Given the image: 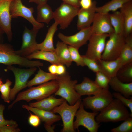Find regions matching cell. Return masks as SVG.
I'll return each instance as SVG.
<instances>
[{"label":"cell","mask_w":132,"mask_h":132,"mask_svg":"<svg viewBox=\"0 0 132 132\" xmlns=\"http://www.w3.org/2000/svg\"><path fill=\"white\" fill-rule=\"evenodd\" d=\"M58 84L56 80H51L36 87H31L25 91L20 92L13 102L9 106L11 109L16 103L21 100L29 102L35 100L37 101L46 98L54 94L57 90Z\"/></svg>","instance_id":"obj_1"},{"label":"cell","mask_w":132,"mask_h":132,"mask_svg":"<svg viewBox=\"0 0 132 132\" xmlns=\"http://www.w3.org/2000/svg\"><path fill=\"white\" fill-rule=\"evenodd\" d=\"M130 117V113L126 107L115 99H113L107 107L98 113L95 120L99 123L116 122L123 121Z\"/></svg>","instance_id":"obj_2"},{"label":"cell","mask_w":132,"mask_h":132,"mask_svg":"<svg viewBox=\"0 0 132 132\" xmlns=\"http://www.w3.org/2000/svg\"><path fill=\"white\" fill-rule=\"evenodd\" d=\"M0 63L8 66L18 65L22 67L31 68L42 66L39 61H32L22 57L16 53L10 45L0 43Z\"/></svg>","instance_id":"obj_3"},{"label":"cell","mask_w":132,"mask_h":132,"mask_svg":"<svg viewBox=\"0 0 132 132\" xmlns=\"http://www.w3.org/2000/svg\"><path fill=\"white\" fill-rule=\"evenodd\" d=\"M56 80L58 84V88L54 93L55 96L61 97L71 105L81 99V96L75 88V86L77 83V81L71 80V76L68 72L58 75Z\"/></svg>","instance_id":"obj_4"},{"label":"cell","mask_w":132,"mask_h":132,"mask_svg":"<svg viewBox=\"0 0 132 132\" xmlns=\"http://www.w3.org/2000/svg\"><path fill=\"white\" fill-rule=\"evenodd\" d=\"M81 99L74 105H69L64 99L62 104L54 108L51 111L53 113H58L62 119L63 127L61 132H75L73 127L74 119L76 112L81 101Z\"/></svg>","instance_id":"obj_5"},{"label":"cell","mask_w":132,"mask_h":132,"mask_svg":"<svg viewBox=\"0 0 132 132\" xmlns=\"http://www.w3.org/2000/svg\"><path fill=\"white\" fill-rule=\"evenodd\" d=\"M98 112H90L87 111L84 109V106L81 101L79 107L75 115L76 119L73 122L74 130L77 129L82 126L90 132H97L101 124L97 122L95 117Z\"/></svg>","instance_id":"obj_6"},{"label":"cell","mask_w":132,"mask_h":132,"mask_svg":"<svg viewBox=\"0 0 132 132\" xmlns=\"http://www.w3.org/2000/svg\"><path fill=\"white\" fill-rule=\"evenodd\" d=\"M106 41L101 59L112 60L118 58L125 43L124 35L114 32L110 34Z\"/></svg>","instance_id":"obj_7"},{"label":"cell","mask_w":132,"mask_h":132,"mask_svg":"<svg viewBox=\"0 0 132 132\" xmlns=\"http://www.w3.org/2000/svg\"><path fill=\"white\" fill-rule=\"evenodd\" d=\"M7 69L13 73L15 77V83L13 88L11 89L10 98L12 100L20 91L27 87V83L29 77L36 71V67L28 69L16 68L12 66H8Z\"/></svg>","instance_id":"obj_8"},{"label":"cell","mask_w":132,"mask_h":132,"mask_svg":"<svg viewBox=\"0 0 132 132\" xmlns=\"http://www.w3.org/2000/svg\"><path fill=\"white\" fill-rule=\"evenodd\" d=\"M79 8L62 3L54 12L53 19L60 29L64 30L70 24L74 18L77 15Z\"/></svg>","instance_id":"obj_9"},{"label":"cell","mask_w":132,"mask_h":132,"mask_svg":"<svg viewBox=\"0 0 132 132\" xmlns=\"http://www.w3.org/2000/svg\"><path fill=\"white\" fill-rule=\"evenodd\" d=\"M93 96H88L82 101L85 108L93 112H99L107 107L113 100V97L109 90H103Z\"/></svg>","instance_id":"obj_10"},{"label":"cell","mask_w":132,"mask_h":132,"mask_svg":"<svg viewBox=\"0 0 132 132\" xmlns=\"http://www.w3.org/2000/svg\"><path fill=\"white\" fill-rule=\"evenodd\" d=\"M34 11L33 8H28L24 5L21 0H12L10 4V11L12 18L23 17L29 21L33 27L39 30L44 25L38 22L34 17L33 14Z\"/></svg>","instance_id":"obj_11"},{"label":"cell","mask_w":132,"mask_h":132,"mask_svg":"<svg viewBox=\"0 0 132 132\" xmlns=\"http://www.w3.org/2000/svg\"><path fill=\"white\" fill-rule=\"evenodd\" d=\"M109 35L107 34H92L89 40L87 49L84 55L97 61L101 59L106 39Z\"/></svg>","instance_id":"obj_12"},{"label":"cell","mask_w":132,"mask_h":132,"mask_svg":"<svg viewBox=\"0 0 132 132\" xmlns=\"http://www.w3.org/2000/svg\"><path fill=\"white\" fill-rule=\"evenodd\" d=\"M92 34L91 26L81 29L75 34L70 36H66L61 33L58 34V38L63 42L79 49L87 44Z\"/></svg>","instance_id":"obj_13"},{"label":"cell","mask_w":132,"mask_h":132,"mask_svg":"<svg viewBox=\"0 0 132 132\" xmlns=\"http://www.w3.org/2000/svg\"><path fill=\"white\" fill-rule=\"evenodd\" d=\"M91 26L92 34L110 35L114 32L111 24L109 13L96 12Z\"/></svg>","instance_id":"obj_14"},{"label":"cell","mask_w":132,"mask_h":132,"mask_svg":"<svg viewBox=\"0 0 132 132\" xmlns=\"http://www.w3.org/2000/svg\"><path fill=\"white\" fill-rule=\"evenodd\" d=\"M12 0H0V28L5 33L8 38H12L10 6Z\"/></svg>","instance_id":"obj_15"},{"label":"cell","mask_w":132,"mask_h":132,"mask_svg":"<svg viewBox=\"0 0 132 132\" xmlns=\"http://www.w3.org/2000/svg\"><path fill=\"white\" fill-rule=\"evenodd\" d=\"M22 107L38 116L40 119L45 123L44 127L48 132H54V127L52 125L54 123L59 121L61 119L60 115H56L51 111L42 110L27 105H23Z\"/></svg>","instance_id":"obj_16"},{"label":"cell","mask_w":132,"mask_h":132,"mask_svg":"<svg viewBox=\"0 0 132 132\" xmlns=\"http://www.w3.org/2000/svg\"><path fill=\"white\" fill-rule=\"evenodd\" d=\"M96 2L93 1V5L90 8L79 9L77 15V26L78 29L80 30L91 26L96 13Z\"/></svg>","instance_id":"obj_17"},{"label":"cell","mask_w":132,"mask_h":132,"mask_svg":"<svg viewBox=\"0 0 132 132\" xmlns=\"http://www.w3.org/2000/svg\"><path fill=\"white\" fill-rule=\"evenodd\" d=\"M75 88L81 96L84 95H94L104 90L99 87L93 81L89 78L84 77L81 83L76 84Z\"/></svg>","instance_id":"obj_18"},{"label":"cell","mask_w":132,"mask_h":132,"mask_svg":"<svg viewBox=\"0 0 132 132\" xmlns=\"http://www.w3.org/2000/svg\"><path fill=\"white\" fill-rule=\"evenodd\" d=\"M100 71L107 76L110 79L116 77L121 67L119 58L112 60H105L101 59L97 61Z\"/></svg>","instance_id":"obj_19"},{"label":"cell","mask_w":132,"mask_h":132,"mask_svg":"<svg viewBox=\"0 0 132 132\" xmlns=\"http://www.w3.org/2000/svg\"><path fill=\"white\" fill-rule=\"evenodd\" d=\"M58 25L57 22H55L49 28L45 38L42 43H37L34 49V51L37 50H45L54 52L55 48L53 43L54 35L58 30Z\"/></svg>","instance_id":"obj_20"},{"label":"cell","mask_w":132,"mask_h":132,"mask_svg":"<svg viewBox=\"0 0 132 132\" xmlns=\"http://www.w3.org/2000/svg\"><path fill=\"white\" fill-rule=\"evenodd\" d=\"M65 99L57 98L52 95L41 100L29 104V106L42 110L51 111L55 107L61 104Z\"/></svg>","instance_id":"obj_21"},{"label":"cell","mask_w":132,"mask_h":132,"mask_svg":"<svg viewBox=\"0 0 132 132\" xmlns=\"http://www.w3.org/2000/svg\"><path fill=\"white\" fill-rule=\"evenodd\" d=\"M109 85L114 91L127 98H130L132 96V82H123L116 76L110 79Z\"/></svg>","instance_id":"obj_22"},{"label":"cell","mask_w":132,"mask_h":132,"mask_svg":"<svg viewBox=\"0 0 132 132\" xmlns=\"http://www.w3.org/2000/svg\"><path fill=\"white\" fill-rule=\"evenodd\" d=\"M120 10L124 20V36L125 38L132 34V1L125 3Z\"/></svg>","instance_id":"obj_23"},{"label":"cell","mask_w":132,"mask_h":132,"mask_svg":"<svg viewBox=\"0 0 132 132\" xmlns=\"http://www.w3.org/2000/svg\"><path fill=\"white\" fill-rule=\"evenodd\" d=\"M39 30L33 27L30 30L25 27L22 36V42L20 50H29L35 47L37 43L36 39Z\"/></svg>","instance_id":"obj_24"},{"label":"cell","mask_w":132,"mask_h":132,"mask_svg":"<svg viewBox=\"0 0 132 132\" xmlns=\"http://www.w3.org/2000/svg\"><path fill=\"white\" fill-rule=\"evenodd\" d=\"M55 54L61 64L69 67L72 61L68 46L63 42L58 41L55 51Z\"/></svg>","instance_id":"obj_25"},{"label":"cell","mask_w":132,"mask_h":132,"mask_svg":"<svg viewBox=\"0 0 132 132\" xmlns=\"http://www.w3.org/2000/svg\"><path fill=\"white\" fill-rule=\"evenodd\" d=\"M25 57L30 60L37 59L46 61L52 64H61L55 52L37 50L31 54Z\"/></svg>","instance_id":"obj_26"},{"label":"cell","mask_w":132,"mask_h":132,"mask_svg":"<svg viewBox=\"0 0 132 132\" xmlns=\"http://www.w3.org/2000/svg\"><path fill=\"white\" fill-rule=\"evenodd\" d=\"M125 43L118 58L121 67L132 63V34L125 37Z\"/></svg>","instance_id":"obj_27"},{"label":"cell","mask_w":132,"mask_h":132,"mask_svg":"<svg viewBox=\"0 0 132 132\" xmlns=\"http://www.w3.org/2000/svg\"><path fill=\"white\" fill-rule=\"evenodd\" d=\"M58 75L53 74L50 73L45 72L40 68L34 77L28 81L27 87H31L33 86L40 85L47 82L50 80H56Z\"/></svg>","instance_id":"obj_28"},{"label":"cell","mask_w":132,"mask_h":132,"mask_svg":"<svg viewBox=\"0 0 132 132\" xmlns=\"http://www.w3.org/2000/svg\"><path fill=\"white\" fill-rule=\"evenodd\" d=\"M37 10L36 20L38 22H44L48 24L53 19L54 12L47 3L38 5Z\"/></svg>","instance_id":"obj_29"},{"label":"cell","mask_w":132,"mask_h":132,"mask_svg":"<svg viewBox=\"0 0 132 132\" xmlns=\"http://www.w3.org/2000/svg\"><path fill=\"white\" fill-rule=\"evenodd\" d=\"M109 14L111 23L114 32L124 35V23L121 13L120 11H117L112 13Z\"/></svg>","instance_id":"obj_30"},{"label":"cell","mask_w":132,"mask_h":132,"mask_svg":"<svg viewBox=\"0 0 132 132\" xmlns=\"http://www.w3.org/2000/svg\"><path fill=\"white\" fill-rule=\"evenodd\" d=\"M132 0H111L104 5L97 7L96 12L103 13H108L109 12H113L121 8L125 3Z\"/></svg>","instance_id":"obj_31"},{"label":"cell","mask_w":132,"mask_h":132,"mask_svg":"<svg viewBox=\"0 0 132 132\" xmlns=\"http://www.w3.org/2000/svg\"><path fill=\"white\" fill-rule=\"evenodd\" d=\"M116 76L123 82H132V63L121 66L118 70Z\"/></svg>","instance_id":"obj_32"},{"label":"cell","mask_w":132,"mask_h":132,"mask_svg":"<svg viewBox=\"0 0 132 132\" xmlns=\"http://www.w3.org/2000/svg\"><path fill=\"white\" fill-rule=\"evenodd\" d=\"M110 79L103 73L100 71L96 73L94 81L99 87L104 90H109Z\"/></svg>","instance_id":"obj_33"},{"label":"cell","mask_w":132,"mask_h":132,"mask_svg":"<svg viewBox=\"0 0 132 132\" xmlns=\"http://www.w3.org/2000/svg\"><path fill=\"white\" fill-rule=\"evenodd\" d=\"M12 84V82L8 79H7L6 82L0 86V92L1 94L2 98L4 101L9 103L10 101V94L11 89L10 86Z\"/></svg>","instance_id":"obj_34"},{"label":"cell","mask_w":132,"mask_h":132,"mask_svg":"<svg viewBox=\"0 0 132 132\" xmlns=\"http://www.w3.org/2000/svg\"><path fill=\"white\" fill-rule=\"evenodd\" d=\"M118 126L111 131L112 132H132V117H129L125 120Z\"/></svg>","instance_id":"obj_35"},{"label":"cell","mask_w":132,"mask_h":132,"mask_svg":"<svg viewBox=\"0 0 132 132\" xmlns=\"http://www.w3.org/2000/svg\"><path fill=\"white\" fill-rule=\"evenodd\" d=\"M68 47L72 62H75L77 66L82 67L85 66L82 56H81L79 53L78 49L69 45Z\"/></svg>","instance_id":"obj_36"},{"label":"cell","mask_w":132,"mask_h":132,"mask_svg":"<svg viewBox=\"0 0 132 132\" xmlns=\"http://www.w3.org/2000/svg\"><path fill=\"white\" fill-rule=\"evenodd\" d=\"M113 97L118 100L122 104L126 107L129 109L130 111V117H132V97L129 99L125 97L121 94L114 92L112 94Z\"/></svg>","instance_id":"obj_37"},{"label":"cell","mask_w":132,"mask_h":132,"mask_svg":"<svg viewBox=\"0 0 132 132\" xmlns=\"http://www.w3.org/2000/svg\"><path fill=\"white\" fill-rule=\"evenodd\" d=\"M83 63L91 70L96 73L100 71L99 67L97 61L88 57L85 55L82 56Z\"/></svg>","instance_id":"obj_38"},{"label":"cell","mask_w":132,"mask_h":132,"mask_svg":"<svg viewBox=\"0 0 132 132\" xmlns=\"http://www.w3.org/2000/svg\"><path fill=\"white\" fill-rule=\"evenodd\" d=\"M5 106L2 104H0V126L5 125L18 126L16 122L12 120H6L3 116V111Z\"/></svg>","instance_id":"obj_39"},{"label":"cell","mask_w":132,"mask_h":132,"mask_svg":"<svg viewBox=\"0 0 132 132\" xmlns=\"http://www.w3.org/2000/svg\"><path fill=\"white\" fill-rule=\"evenodd\" d=\"M29 111L30 115L28 119L29 124L32 126L37 127H38L40 123V119L37 115L31 114Z\"/></svg>","instance_id":"obj_40"},{"label":"cell","mask_w":132,"mask_h":132,"mask_svg":"<svg viewBox=\"0 0 132 132\" xmlns=\"http://www.w3.org/2000/svg\"><path fill=\"white\" fill-rule=\"evenodd\" d=\"M20 131L18 126L5 125L0 126V132H19Z\"/></svg>","instance_id":"obj_41"},{"label":"cell","mask_w":132,"mask_h":132,"mask_svg":"<svg viewBox=\"0 0 132 132\" xmlns=\"http://www.w3.org/2000/svg\"><path fill=\"white\" fill-rule=\"evenodd\" d=\"M93 3L92 0H80V5L81 8L87 9L91 8Z\"/></svg>","instance_id":"obj_42"},{"label":"cell","mask_w":132,"mask_h":132,"mask_svg":"<svg viewBox=\"0 0 132 132\" xmlns=\"http://www.w3.org/2000/svg\"><path fill=\"white\" fill-rule=\"evenodd\" d=\"M63 2L67 3L74 6L80 8V0H61Z\"/></svg>","instance_id":"obj_43"},{"label":"cell","mask_w":132,"mask_h":132,"mask_svg":"<svg viewBox=\"0 0 132 132\" xmlns=\"http://www.w3.org/2000/svg\"><path fill=\"white\" fill-rule=\"evenodd\" d=\"M66 72V69L63 65L60 64L57 65L56 74L60 75L64 74Z\"/></svg>","instance_id":"obj_44"},{"label":"cell","mask_w":132,"mask_h":132,"mask_svg":"<svg viewBox=\"0 0 132 132\" xmlns=\"http://www.w3.org/2000/svg\"><path fill=\"white\" fill-rule=\"evenodd\" d=\"M57 65L52 64L48 68L49 73L53 74H56Z\"/></svg>","instance_id":"obj_45"},{"label":"cell","mask_w":132,"mask_h":132,"mask_svg":"<svg viewBox=\"0 0 132 132\" xmlns=\"http://www.w3.org/2000/svg\"><path fill=\"white\" fill-rule=\"evenodd\" d=\"M48 0H29L30 2H33L37 4L38 5L47 3Z\"/></svg>","instance_id":"obj_46"},{"label":"cell","mask_w":132,"mask_h":132,"mask_svg":"<svg viewBox=\"0 0 132 132\" xmlns=\"http://www.w3.org/2000/svg\"><path fill=\"white\" fill-rule=\"evenodd\" d=\"M3 84V82L1 79H0V86Z\"/></svg>","instance_id":"obj_47"},{"label":"cell","mask_w":132,"mask_h":132,"mask_svg":"<svg viewBox=\"0 0 132 132\" xmlns=\"http://www.w3.org/2000/svg\"></svg>","instance_id":"obj_48"}]
</instances>
